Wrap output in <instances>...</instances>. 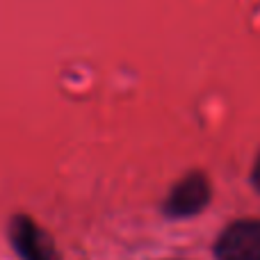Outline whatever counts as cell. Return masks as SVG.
<instances>
[{"label":"cell","instance_id":"cell-1","mask_svg":"<svg viewBox=\"0 0 260 260\" xmlns=\"http://www.w3.org/2000/svg\"><path fill=\"white\" fill-rule=\"evenodd\" d=\"M217 260H260V221L240 219L221 231L215 244Z\"/></svg>","mask_w":260,"mask_h":260},{"label":"cell","instance_id":"cell-2","mask_svg":"<svg viewBox=\"0 0 260 260\" xmlns=\"http://www.w3.org/2000/svg\"><path fill=\"white\" fill-rule=\"evenodd\" d=\"M208 203H210V183L203 174L192 171L171 187L165 201V212L174 219H185L199 215Z\"/></svg>","mask_w":260,"mask_h":260},{"label":"cell","instance_id":"cell-3","mask_svg":"<svg viewBox=\"0 0 260 260\" xmlns=\"http://www.w3.org/2000/svg\"><path fill=\"white\" fill-rule=\"evenodd\" d=\"M9 240L21 260H59L53 240L27 215H16L9 224Z\"/></svg>","mask_w":260,"mask_h":260},{"label":"cell","instance_id":"cell-4","mask_svg":"<svg viewBox=\"0 0 260 260\" xmlns=\"http://www.w3.org/2000/svg\"><path fill=\"white\" fill-rule=\"evenodd\" d=\"M251 183L253 187L260 192V155L256 157V165H253V171H251Z\"/></svg>","mask_w":260,"mask_h":260}]
</instances>
